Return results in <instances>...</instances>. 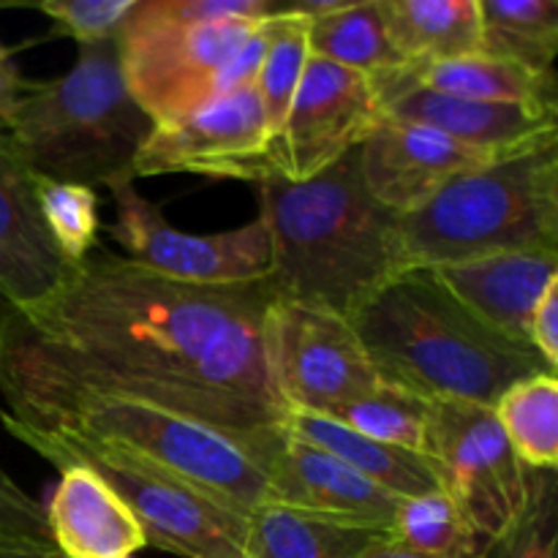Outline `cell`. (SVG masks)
I'll return each instance as SVG.
<instances>
[{"label":"cell","mask_w":558,"mask_h":558,"mask_svg":"<svg viewBox=\"0 0 558 558\" xmlns=\"http://www.w3.org/2000/svg\"><path fill=\"white\" fill-rule=\"evenodd\" d=\"M272 303L267 281H174L98 245L33 308L0 303V354L210 425L262 469L292 414L267 363Z\"/></svg>","instance_id":"cell-1"},{"label":"cell","mask_w":558,"mask_h":558,"mask_svg":"<svg viewBox=\"0 0 558 558\" xmlns=\"http://www.w3.org/2000/svg\"><path fill=\"white\" fill-rule=\"evenodd\" d=\"M272 245L267 287L278 303L349 319L398 267L396 216L368 194L357 150L311 180H259Z\"/></svg>","instance_id":"cell-2"},{"label":"cell","mask_w":558,"mask_h":558,"mask_svg":"<svg viewBox=\"0 0 558 558\" xmlns=\"http://www.w3.org/2000/svg\"><path fill=\"white\" fill-rule=\"evenodd\" d=\"M0 392L5 412L27 428L129 452L240 515L251 518L267 501L262 469L232 436L210 425L134 398L87 390L9 354H0Z\"/></svg>","instance_id":"cell-3"},{"label":"cell","mask_w":558,"mask_h":558,"mask_svg":"<svg viewBox=\"0 0 558 558\" xmlns=\"http://www.w3.org/2000/svg\"><path fill=\"white\" fill-rule=\"evenodd\" d=\"M379 381L425 401L496 407L518 381L556 374L529 343L469 314L430 270H401L352 316Z\"/></svg>","instance_id":"cell-4"},{"label":"cell","mask_w":558,"mask_h":558,"mask_svg":"<svg viewBox=\"0 0 558 558\" xmlns=\"http://www.w3.org/2000/svg\"><path fill=\"white\" fill-rule=\"evenodd\" d=\"M558 251V134L452 178L396 216L401 270H436L510 251Z\"/></svg>","instance_id":"cell-5"},{"label":"cell","mask_w":558,"mask_h":558,"mask_svg":"<svg viewBox=\"0 0 558 558\" xmlns=\"http://www.w3.org/2000/svg\"><path fill=\"white\" fill-rule=\"evenodd\" d=\"M156 123L131 96L118 41L85 44L63 76L36 82L5 125L36 178L96 189L134 180Z\"/></svg>","instance_id":"cell-6"},{"label":"cell","mask_w":558,"mask_h":558,"mask_svg":"<svg viewBox=\"0 0 558 558\" xmlns=\"http://www.w3.org/2000/svg\"><path fill=\"white\" fill-rule=\"evenodd\" d=\"M0 425L54 469L85 466L96 472L136 518L147 548L180 558H243L248 518L172 474L114 447L27 428L9 412H0Z\"/></svg>","instance_id":"cell-7"},{"label":"cell","mask_w":558,"mask_h":558,"mask_svg":"<svg viewBox=\"0 0 558 558\" xmlns=\"http://www.w3.org/2000/svg\"><path fill=\"white\" fill-rule=\"evenodd\" d=\"M107 191L114 202L109 234L123 248L120 256L134 265L205 287L259 283L270 278L272 245L262 216L227 232L194 234L174 229L161 207L136 191V180H118Z\"/></svg>","instance_id":"cell-8"},{"label":"cell","mask_w":558,"mask_h":558,"mask_svg":"<svg viewBox=\"0 0 558 558\" xmlns=\"http://www.w3.org/2000/svg\"><path fill=\"white\" fill-rule=\"evenodd\" d=\"M428 403V456L439 466L445 494L485 545L523 510L532 469L518 461L490 407Z\"/></svg>","instance_id":"cell-9"},{"label":"cell","mask_w":558,"mask_h":558,"mask_svg":"<svg viewBox=\"0 0 558 558\" xmlns=\"http://www.w3.org/2000/svg\"><path fill=\"white\" fill-rule=\"evenodd\" d=\"M256 25H129L118 47L131 96L156 125L223 98V71Z\"/></svg>","instance_id":"cell-10"},{"label":"cell","mask_w":558,"mask_h":558,"mask_svg":"<svg viewBox=\"0 0 558 558\" xmlns=\"http://www.w3.org/2000/svg\"><path fill=\"white\" fill-rule=\"evenodd\" d=\"M267 363L292 412L330 417L379 385L349 319L278 300L267 314Z\"/></svg>","instance_id":"cell-11"},{"label":"cell","mask_w":558,"mask_h":558,"mask_svg":"<svg viewBox=\"0 0 558 558\" xmlns=\"http://www.w3.org/2000/svg\"><path fill=\"white\" fill-rule=\"evenodd\" d=\"M381 120L385 107L368 76L311 54L267 161L278 178L311 180L357 150Z\"/></svg>","instance_id":"cell-12"},{"label":"cell","mask_w":558,"mask_h":558,"mask_svg":"<svg viewBox=\"0 0 558 558\" xmlns=\"http://www.w3.org/2000/svg\"><path fill=\"white\" fill-rule=\"evenodd\" d=\"M265 109L256 87L216 98L169 123H158L134 161V180L158 174H205L223 180H259L276 174L267 161Z\"/></svg>","instance_id":"cell-13"},{"label":"cell","mask_w":558,"mask_h":558,"mask_svg":"<svg viewBox=\"0 0 558 558\" xmlns=\"http://www.w3.org/2000/svg\"><path fill=\"white\" fill-rule=\"evenodd\" d=\"M262 474L270 505L363 532H390L401 501L289 428L262 466Z\"/></svg>","instance_id":"cell-14"},{"label":"cell","mask_w":558,"mask_h":558,"mask_svg":"<svg viewBox=\"0 0 558 558\" xmlns=\"http://www.w3.org/2000/svg\"><path fill=\"white\" fill-rule=\"evenodd\" d=\"M385 118L428 125L450 140L490 156L523 150L558 134V104H488L414 85L403 69L374 76Z\"/></svg>","instance_id":"cell-15"},{"label":"cell","mask_w":558,"mask_h":558,"mask_svg":"<svg viewBox=\"0 0 558 558\" xmlns=\"http://www.w3.org/2000/svg\"><path fill=\"white\" fill-rule=\"evenodd\" d=\"M368 194L392 216L417 210L452 178L499 156L474 150L441 131L385 118L357 147Z\"/></svg>","instance_id":"cell-16"},{"label":"cell","mask_w":558,"mask_h":558,"mask_svg":"<svg viewBox=\"0 0 558 558\" xmlns=\"http://www.w3.org/2000/svg\"><path fill=\"white\" fill-rule=\"evenodd\" d=\"M71 267L44 227L36 174L0 125V303L33 308L65 281Z\"/></svg>","instance_id":"cell-17"},{"label":"cell","mask_w":558,"mask_h":558,"mask_svg":"<svg viewBox=\"0 0 558 558\" xmlns=\"http://www.w3.org/2000/svg\"><path fill=\"white\" fill-rule=\"evenodd\" d=\"M430 272L483 325L510 341L529 343L534 308L545 289L558 281V251H510Z\"/></svg>","instance_id":"cell-18"},{"label":"cell","mask_w":558,"mask_h":558,"mask_svg":"<svg viewBox=\"0 0 558 558\" xmlns=\"http://www.w3.org/2000/svg\"><path fill=\"white\" fill-rule=\"evenodd\" d=\"M44 515L60 558H131L147 548L129 507L85 466L60 469L58 490Z\"/></svg>","instance_id":"cell-19"},{"label":"cell","mask_w":558,"mask_h":558,"mask_svg":"<svg viewBox=\"0 0 558 558\" xmlns=\"http://www.w3.org/2000/svg\"><path fill=\"white\" fill-rule=\"evenodd\" d=\"M287 428L308 445L322 447L325 452L336 456L338 461L352 466L368 483L387 490L396 499H414V496L445 490L439 466H436L434 458L423 456V452L374 441L368 436L343 428L336 420L322 417V414L292 412L287 420Z\"/></svg>","instance_id":"cell-20"},{"label":"cell","mask_w":558,"mask_h":558,"mask_svg":"<svg viewBox=\"0 0 558 558\" xmlns=\"http://www.w3.org/2000/svg\"><path fill=\"white\" fill-rule=\"evenodd\" d=\"M387 33L407 65L466 58L480 49L477 0H379Z\"/></svg>","instance_id":"cell-21"},{"label":"cell","mask_w":558,"mask_h":558,"mask_svg":"<svg viewBox=\"0 0 558 558\" xmlns=\"http://www.w3.org/2000/svg\"><path fill=\"white\" fill-rule=\"evenodd\" d=\"M407 76L414 85H423L445 96L488 104H558L556 76L534 74L523 65L488 54L436 60V63L407 65Z\"/></svg>","instance_id":"cell-22"},{"label":"cell","mask_w":558,"mask_h":558,"mask_svg":"<svg viewBox=\"0 0 558 558\" xmlns=\"http://www.w3.org/2000/svg\"><path fill=\"white\" fill-rule=\"evenodd\" d=\"M480 54L556 76L558 0H477Z\"/></svg>","instance_id":"cell-23"},{"label":"cell","mask_w":558,"mask_h":558,"mask_svg":"<svg viewBox=\"0 0 558 558\" xmlns=\"http://www.w3.org/2000/svg\"><path fill=\"white\" fill-rule=\"evenodd\" d=\"M379 537L385 534L336 526L265 501L248 518L243 558H357Z\"/></svg>","instance_id":"cell-24"},{"label":"cell","mask_w":558,"mask_h":558,"mask_svg":"<svg viewBox=\"0 0 558 558\" xmlns=\"http://www.w3.org/2000/svg\"><path fill=\"white\" fill-rule=\"evenodd\" d=\"M308 52L368 80L407 65L392 47L379 0L343 3L332 14L308 22Z\"/></svg>","instance_id":"cell-25"},{"label":"cell","mask_w":558,"mask_h":558,"mask_svg":"<svg viewBox=\"0 0 558 558\" xmlns=\"http://www.w3.org/2000/svg\"><path fill=\"white\" fill-rule=\"evenodd\" d=\"M512 452L526 469L558 466V379L537 374L512 385L494 407Z\"/></svg>","instance_id":"cell-26"},{"label":"cell","mask_w":558,"mask_h":558,"mask_svg":"<svg viewBox=\"0 0 558 558\" xmlns=\"http://www.w3.org/2000/svg\"><path fill=\"white\" fill-rule=\"evenodd\" d=\"M428 409L425 398L379 381L371 392L336 409L330 420L374 441L428 456Z\"/></svg>","instance_id":"cell-27"},{"label":"cell","mask_w":558,"mask_h":558,"mask_svg":"<svg viewBox=\"0 0 558 558\" xmlns=\"http://www.w3.org/2000/svg\"><path fill=\"white\" fill-rule=\"evenodd\" d=\"M387 539L436 558H477L483 550L480 537L445 490L398 501Z\"/></svg>","instance_id":"cell-28"},{"label":"cell","mask_w":558,"mask_h":558,"mask_svg":"<svg viewBox=\"0 0 558 558\" xmlns=\"http://www.w3.org/2000/svg\"><path fill=\"white\" fill-rule=\"evenodd\" d=\"M267 47L262 58L259 76H256V93H259L262 109H265L270 142L283 129L289 107L294 101L300 80H303L305 63H308V22L298 16L272 14L265 20Z\"/></svg>","instance_id":"cell-29"},{"label":"cell","mask_w":558,"mask_h":558,"mask_svg":"<svg viewBox=\"0 0 558 558\" xmlns=\"http://www.w3.org/2000/svg\"><path fill=\"white\" fill-rule=\"evenodd\" d=\"M36 202L49 238L69 265H80L98 248L101 218L96 189L36 178Z\"/></svg>","instance_id":"cell-30"},{"label":"cell","mask_w":558,"mask_h":558,"mask_svg":"<svg viewBox=\"0 0 558 558\" xmlns=\"http://www.w3.org/2000/svg\"><path fill=\"white\" fill-rule=\"evenodd\" d=\"M558 480L556 472H529L526 505L515 521L483 545L477 558H556Z\"/></svg>","instance_id":"cell-31"},{"label":"cell","mask_w":558,"mask_h":558,"mask_svg":"<svg viewBox=\"0 0 558 558\" xmlns=\"http://www.w3.org/2000/svg\"><path fill=\"white\" fill-rule=\"evenodd\" d=\"M140 0H44L36 9L52 20L54 33L85 44L120 41Z\"/></svg>","instance_id":"cell-32"},{"label":"cell","mask_w":558,"mask_h":558,"mask_svg":"<svg viewBox=\"0 0 558 558\" xmlns=\"http://www.w3.org/2000/svg\"><path fill=\"white\" fill-rule=\"evenodd\" d=\"M267 16H272V0H140L129 25H218Z\"/></svg>","instance_id":"cell-33"},{"label":"cell","mask_w":558,"mask_h":558,"mask_svg":"<svg viewBox=\"0 0 558 558\" xmlns=\"http://www.w3.org/2000/svg\"><path fill=\"white\" fill-rule=\"evenodd\" d=\"M0 548L54 550L44 507L0 469Z\"/></svg>","instance_id":"cell-34"},{"label":"cell","mask_w":558,"mask_h":558,"mask_svg":"<svg viewBox=\"0 0 558 558\" xmlns=\"http://www.w3.org/2000/svg\"><path fill=\"white\" fill-rule=\"evenodd\" d=\"M529 343L550 371L558 368V281L545 289L529 322Z\"/></svg>","instance_id":"cell-35"},{"label":"cell","mask_w":558,"mask_h":558,"mask_svg":"<svg viewBox=\"0 0 558 558\" xmlns=\"http://www.w3.org/2000/svg\"><path fill=\"white\" fill-rule=\"evenodd\" d=\"M14 54V47H5V44L0 41V125H3V129L14 120L22 98H25L27 93L33 90V85H36V82L22 76Z\"/></svg>","instance_id":"cell-36"},{"label":"cell","mask_w":558,"mask_h":558,"mask_svg":"<svg viewBox=\"0 0 558 558\" xmlns=\"http://www.w3.org/2000/svg\"><path fill=\"white\" fill-rule=\"evenodd\" d=\"M357 558H436V556H423V554H414V550L401 548V545H396L392 539H387L385 534V537L374 539V543H371Z\"/></svg>","instance_id":"cell-37"},{"label":"cell","mask_w":558,"mask_h":558,"mask_svg":"<svg viewBox=\"0 0 558 558\" xmlns=\"http://www.w3.org/2000/svg\"><path fill=\"white\" fill-rule=\"evenodd\" d=\"M0 558H60L58 550L38 548H0Z\"/></svg>","instance_id":"cell-38"}]
</instances>
